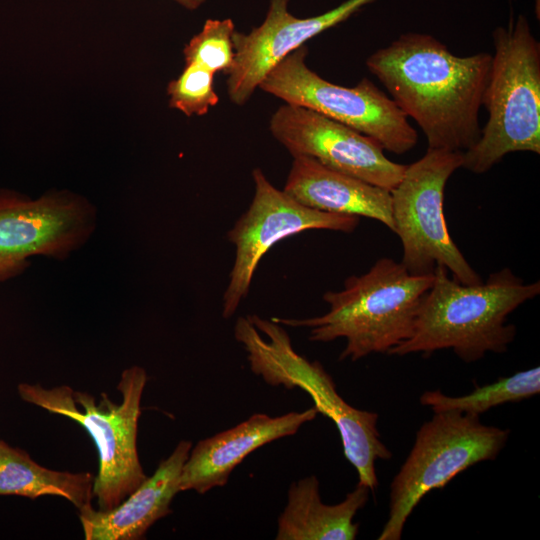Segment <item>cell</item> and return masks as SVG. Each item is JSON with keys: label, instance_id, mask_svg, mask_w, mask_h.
Segmentation results:
<instances>
[{"label": "cell", "instance_id": "5b68a950", "mask_svg": "<svg viewBox=\"0 0 540 540\" xmlns=\"http://www.w3.org/2000/svg\"><path fill=\"white\" fill-rule=\"evenodd\" d=\"M494 55L482 105L488 120L463 152L462 167L483 174L512 152L540 153V44L528 20L493 31Z\"/></svg>", "mask_w": 540, "mask_h": 540}, {"label": "cell", "instance_id": "30bf717a", "mask_svg": "<svg viewBox=\"0 0 540 540\" xmlns=\"http://www.w3.org/2000/svg\"><path fill=\"white\" fill-rule=\"evenodd\" d=\"M254 194L248 209L228 231L234 245V263L222 298V316L232 317L249 293L256 269L264 255L278 242L308 230L350 233L357 216L308 207L276 188L260 168L252 171Z\"/></svg>", "mask_w": 540, "mask_h": 540}, {"label": "cell", "instance_id": "5bb4252c", "mask_svg": "<svg viewBox=\"0 0 540 540\" xmlns=\"http://www.w3.org/2000/svg\"><path fill=\"white\" fill-rule=\"evenodd\" d=\"M312 407L280 416L255 413L236 426L200 440L191 448L180 476V491L204 494L223 487L232 471L253 451L291 436L317 416Z\"/></svg>", "mask_w": 540, "mask_h": 540}, {"label": "cell", "instance_id": "d6986e66", "mask_svg": "<svg viewBox=\"0 0 540 540\" xmlns=\"http://www.w3.org/2000/svg\"><path fill=\"white\" fill-rule=\"evenodd\" d=\"M539 391L540 368L534 367L501 377L463 396L451 397L440 391H426L421 395L420 403L433 412L458 411L480 416L495 406L530 398Z\"/></svg>", "mask_w": 540, "mask_h": 540}, {"label": "cell", "instance_id": "52a82bcc", "mask_svg": "<svg viewBox=\"0 0 540 540\" xmlns=\"http://www.w3.org/2000/svg\"><path fill=\"white\" fill-rule=\"evenodd\" d=\"M508 429L481 423L458 411L434 412L416 433L412 449L390 485L388 519L378 540L401 539L405 523L420 500L456 475L504 448Z\"/></svg>", "mask_w": 540, "mask_h": 540}, {"label": "cell", "instance_id": "277c9868", "mask_svg": "<svg viewBox=\"0 0 540 540\" xmlns=\"http://www.w3.org/2000/svg\"><path fill=\"white\" fill-rule=\"evenodd\" d=\"M234 337L247 353L251 371L266 384L300 388L310 395L317 412L336 425L344 455L357 471L358 483L374 491L378 486L376 461L392 457L380 440L378 414L348 404L323 366L300 355L288 332L272 318L256 314L238 317Z\"/></svg>", "mask_w": 540, "mask_h": 540}, {"label": "cell", "instance_id": "ffe728a7", "mask_svg": "<svg viewBox=\"0 0 540 540\" xmlns=\"http://www.w3.org/2000/svg\"><path fill=\"white\" fill-rule=\"evenodd\" d=\"M235 25L230 18L207 19L183 50L185 63H195L213 72L225 74L233 65Z\"/></svg>", "mask_w": 540, "mask_h": 540}, {"label": "cell", "instance_id": "7c38bea8", "mask_svg": "<svg viewBox=\"0 0 540 540\" xmlns=\"http://www.w3.org/2000/svg\"><path fill=\"white\" fill-rule=\"evenodd\" d=\"M93 223L91 207L72 196H0V281L22 270L30 256L68 254L85 240Z\"/></svg>", "mask_w": 540, "mask_h": 540}, {"label": "cell", "instance_id": "7402d4cb", "mask_svg": "<svg viewBox=\"0 0 540 540\" xmlns=\"http://www.w3.org/2000/svg\"><path fill=\"white\" fill-rule=\"evenodd\" d=\"M184 8L188 10H196L199 8L206 0H174Z\"/></svg>", "mask_w": 540, "mask_h": 540}, {"label": "cell", "instance_id": "44dd1931", "mask_svg": "<svg viewBox=\"0 0 540 540\" xmlns=\"http://www.w3.org/2000/svg\"><path fill=\"white\" fill-rule=\"evenodd\" d=\"M214 75L198 64L186 63L182 73L167 86L170 107L188 117L207 114L219 101Z\"/></svg>", "mask_w": 540, "mask_h": 540}, {"label": "cell", "instance_id": "9c48e42d", "mask_svg": "<svg viewBox=\"0 0 540 540\" xmlns=\"http://www.w3.org/2000/svg\"><path fill=\"white\" fill-rule=\"evenodd\" d=\"M303 45L283 58L259 88L287 104L305 107L345 124L377 141L395 154L410 151L418 141L416 130L396 103L370 79L354 87L331 83L306 64Z\"/></svg>", "mask_w": 540, "mask_h": 540}, {"label": "cell", "instance_id": "9a60e30c", "mask_svg": "<svg viewBox=\"0 0 540 540\" xmlns=\"http://www.w3.org/2000/svg\"><path fill=\"white\" fill-rule=\"evenodd\" d=\"M192 443L181 440L152 476L147 477L119 505L79 510L86 540H137L159 519L171 513V502L180 492V476Z\"/></svg>", "mask_w": 540, "mask_h": 540}, {"label": "cell", "instance_id": "ba28073f", "mask_svg": "<svg viewBox=\"0 0 540 540\" xmlns=\"http://www.w3.org/2000/svg\"><path fill=\"white\" fill-rule=\"evenodd\" d=\"M463 152L430 149L407 165L391 190L394 233L400 238V261L414 275L433 274L444 266L461 284L483 280L452 240L443 211L444 190L450 176L462 167Z\"/></svg>", "mask_w": 540, "mask_h": 540}, {"label": "cell", "instance_id": "2e32d148", "mask_svg": "<svg viewBox=\"0 0 540 540\" xmlns=\"http://www.w3.org/2000/svg\"><path fill=\"white\" fill-rule=\"evenodd\" d=\"M283 190L308 207L375 219L394 231L391 191L333 170L311 157H293Z\"/></svg>", "mask_w": 540, "mask_h": 540}, {"label": "cell", "instance_id": "7a4b0ae2", "mask_svg": "<svg viewBox=\"0 0 540 540\" xmlns=\"http://www.w3.org/2000/svg\"><path fill=\"white\" fill-rule=\"evenodd\" d=\"M539 293V281L525 283L509 268L492 272L479 284L466 285L449 277L444 266H436L411 336L388 354L451 349L470 363L487 352L503 353L516 335V327L507 323V317Z\"/></svg>", "mask_w": 540, "mask_h": 540}, {"label": "cell", "instance_id": "8fae6325", "mask_svg": "<svg viewBox=\"0 0 540 540\" xmlns=\"http://www.w3.org/2000/svg\"><path fill=\"white\" fill-rule=\"evenodd\" d=\"M269 129L293 157H311L389 191L397 186L407 167L389 160L374 139L305 107L280 106L270 119Z\"/></svg>", "mask_w": 540, "mask_h": 540}, {"label": "cell", "instance_id": "8992f818", "mask_svg": "<svg viewBox=\"0 0 540 540\" xmlns=\"http://www.w3.org/2000/svg\"><path fill=\"white\" fill-rule=\"evenodd\" d=\"M147 382L139 366L125 369L117 389L122 401L115 404L106 393L97 404L87 392L60 386L45 389L39 384L18 385L21 398L49 412L79 423L93 439L99 459L93 493L100 510L119 505L146 478L137 451L141 398Z\"/></svg>", "mask_w": 540, "mask_h": 540}, {"label": "cell", "instance_id": "6da1fadb", "mask_svg": "<svg viewBox=\"0 0 540 540\" xmlns=\"http://www.w3.org/2000/svg\"><path fill=\"white\" fill-rule=\"evenodd\" d=\"M492 55L456 56L435 37L406 33L367 60L368 70L425 134L428 148L464 152L480 136Z\"/></svg>", "mask_w": 540, "mask_h": 540}, {"label": "cell", "instance_id": "ac0fdd59", "mask_svg": "<svg viewBox=\"0 0 540 540\" xmlns=\"http://www.w3.org/2000/svg\"><path fill=\"white\" fill-rule=\"evenodd\" d=\"M94 481L95 476L90 472L71 473L45 468L24 450L0 440V496L16 495L31 499L58 496L81 510L91 505Z\"/></svg>", "mask_w": 540, "mask_h": 540}, {"label": "cell", "instance_id": "4fadbf2b", "mask_svg": "<svg viewBox=\"0 0 540 540\" xmlns=\"http://www.w3.org/2000/svg\"><path fill=\"white\" fill-rule=\"evenodd\" d=\"M289 1L270 0L260 26L247 34L234 32L235 57L226 73L227 93L234 104H245L272 68L291 52L374 0H347L321 15L308 18L291 14Z\"/></svg>", "mask_w": 540, "mask_h": 540}, {"label": "cell", "instance_id": "3957f363", "mask_svg": "<svg viewBox=\"0 0 540 540\" xmlns=\"http://www.w3.org/2000/svg\"><path fill=\"white\" fill-rule=\"evenodd\" d=\"M434 273L414 275L401 262L383 257L362 275H352L339 291H327V313L311 318L272 319L282 326L309 328V340L344 338L339 360L357 361L374 353H389L407 340L418 310L432 286Z\"/></svg>", "mask_w": 540, "mask_h": 540}, {"label": "cell", "instance_id": "e0dca14e", "mask_svg": "<svg viewBox=\"0 0 540 540\" xmlns=\"http://www.w3.org/2000/svg\"><path fill=\"white\" fill-rule=\"evenodd\" d=\"M370 489L357 484L343 501L325 504L321 500L319 480L307 476L293 482L287 503L278 517L277 540H353L359 524L354 517L369 499Z\"/></svg>", "mask_w": 540, "mask_h": 540}]
</instances>
